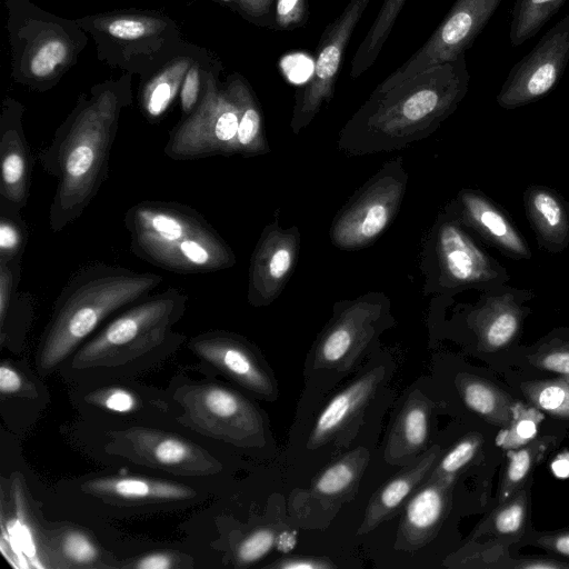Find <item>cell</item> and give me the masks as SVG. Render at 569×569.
<instances>
[{
	"label": "cell",
	"instance_id": "6da1fadb",
	"mask_svg": "<svg viewBox=\"0 0 569 569\" xmlns=\"http://www.w3.org/2000/svg\"><path fill=\"white\" fill-rule=\"evenodd\" d=\"M466 56L432 66L386 90H376L347 123L355 152L400 148L436 130L468 92ZM350 147V148H351Z\"/></svg>",
	"mask_w": 569,
	"mask_h": 569
},
{
	"label": "cell",
	"instance_id": "7a4b0ae2",
	"mask_svg": "<svg viewBox=\"0 0 569 569\" xmlns=\"http://www.w3.org/2000/svg\"><path fill=\"white\" fill-rule=\"evenodd\" d=\"M162 281L158 273L100 261L78 268L53 303L37 351L39 372L58 368L101 322L148 297Z\"/></svg>",
	"mask_w": 569,
	"mask_h": 569
},
{
	"label": "cell",
	"instance_id": "3957f363",
	"mask_svg": "<svg viewBox=\"0 0 569 569\" xmlns=\"http://www.w3.org/2000/svg\"><path fill=\"white\" fill-rule=\"evenodd\" d=\"M117 111L114 99L99 98L74 113L39 151L41 167L57 180L49 208L53 232L80 218L107 179Z\"/></svg>",
	"mask_w": 569,
	"mask_h": 569
},
{
	"label": "cell",
	"instance_id": "277c9868",
	"mask_svg": "<svg viewBox=\"0 0 569 569\" xmlns=\"http://www.w3.org/2000/svg\"><path fill=\"white\" fill-rule=\"evenodd\" d=\"M188 296L169 287L126 308L70 359L71 373L123 377L141 365L160 360L184 339L173 327L184 316Z\"/></svg>",
	"mask_w": 569,
	"mask_h": 569
},
{
	"label": "cell",
	"instance_id": "5b68a950",
	"mask_svg": "<svg viewBox=\"0 0 569 569\" xmlns=\"http://www.w3.org/2000/svg\"><path fill=\"white\" fill-rule=\"evenodd\" d=\"M134 256L177 273L228 269L236 256L218 231L194 209L173 201L144 200L123 217Z\"/></svg>",
	"mask_w": 569,
	"mask_h": 569
},
{
	"label": "cell",
	"instance_id": "8992f818",
	"mask_svg": "<svg viewBox=\"0 0 569 569\" xmlns=\"http://www.w3.org/2000/svg\"><path fill=\"white\" fill-rule=\"evenodd\" d=\"M181 408L179 420L190 429L238 447L264 442L259 409L241 393L216 383H188L173 393Z\"/></svg>",
	"mask_w": 569,
	"mask_h": 569
},
{
	"label": "cell",
	"instance_id": "52a82bcc",
	"mask_svg": "<svg viewBox=\"0 0 569 569\" xmlns=\"http://www.w3.org/2000/svg\"><path fill=\"white\" fill-rule=\"evenodd\" d=\"M108 436L109 452L144 467L188 477L211 476L222 468L208 450L177 433L132 426Z\"/></svg>",
	"mask_w": 569,
	"mask_h": 569
},
{
	"label": "cell",
	"instance_id": "ba28073f",
	"mask_svg": "<svg viewBox=\"0 0 569 569\" xmlns=\"http://www.w3.org/2000/svg\"><path fill=\"white\" fill-rule=\"evenodd\" d=\"M502 0H456L429 39L376 90H386L426 69L453 61L473 44Z\"/></svg>",
	"mask_w": 569,
	"mask_h": 569
},
{
	"label": "cell",
	"instance_id": "9c48e42d",
	"mask_svg": "<svg viewBox=\"0 0 569 569\" xmlns=\"http://www.w3.org/2000/svg\"><path fill=\"white\" fill-rule=\"evenodd\" d=\"M406 189L400 166L385 167L332 223V242L341 249L368 246L396 216Z\"/></svg>",
	"mask_w": 569,
	"mask_h": 569
},
{
	"label": "cell",
	"instance_id": "30bf717a",
	"mask_svg": "<svg viewBox=\"0 0 569 569\" xmlns=\"http://www.w3.org/2000/svg\"><path fill=\"white\" fill-rule=\"evenodd\" d=\"M569 62V14L551 27L509 71L497 102L515 109L535 102L551 91Z\"/></svg>",
	"mask_w": 569,
	"mask_h": 569
},
{
	"label": "cell",
	"instance_id": "8fae6325",
	"mask_svg": "<svg viewBox=\"0 0 569 569\" xmlns=\"http://www.w3.org/2000/svg\"><path fill=\"white\" fill-rule=\"evenodd\" d=\"M239 110L231 97L210 96L170 134L163 152L172 160L236 154Z\"/></svg>",
	"mask_w": 569,
	"mask_h": 569
},
{
	"label": "cell",
	"instance_id": "7c38bea8",
	"mask_svg": "<svg viewBox=\"0 0 569 569\" xmlns=\"http://www.w3.org/2000/svg\"><path fill=\"white\" fill-rule=\"evenodd\" d=\"M370 0H349L341 14L323 31L317 52L313 73L302 90L293 110L291 129L299 132L330 101L341 68L346 47Z\"/></svg>",
	"mask_w": 569,
	"mask_h": 569
},
{
	"label": "cell",
	"instance_id": "4fadbf2b",
	"mask_svg": "<svg viewBox=\"0 0 569 569\" xmlns=\"http://www.w3.org/2000/svg\"><path fill=\"white\" fill-rule=\"evenodd\" d=\"M188 348L227 378L257 397H277L276 381L258 351L242 337L223 330L199 333Z\"/></svg>",
	"mask_w": 569,
	"mask_h": 569
},
{
	"label": "cell",
	"instance_id": "5bb4252c",
	"mask_svg": "<svg viewBox=\"0 0 569 569\" xmlns=\"http://www.w3.org/2000/svg\"><path fill=\"white\" fill-rule=\"evenodd\" d=\"M382 303L358 299L347 306L319 337L312 363L316 369L347 371L373 337Z\"/></svg>",
	"mask_w": 569,
	"mask_h": 569
},
{
	"label": "cell",
	"instance_id": "9a60e30c",
	"mask_svg": "<svg viewBox=\"0 0 569 569\" xmlns=\"http://www.w3.org/2000/svg\"><path fill=\"white\" fill-rule=\"evenodd\" d=\"M300 236L296 227L267 226L252 252L249 268L248 301L253 307L269 306L281 292L296 263Z\"/></svg>",
	"mask_w": 569,
	"mask_h": 569
},
{
	"label": "cell",
	"instance_id": "2e32d148",
	"mask_svg": "<svg viewBox=\"0 0 569 569\" xmlns=\"http://www.w3.org/2000/svg\"><path fill=\"white\" fill-rule=\"evenodd\" d=\"M437 252L443 278L449 286H465L495 280L499 270L492 261L453 221L441 224Z\"/></svg>",
	"mask_w": 569,
	"mask_h": 569
},
{
	"label": "cell",
	"instance_id": "e0dca14e",
	"mask_svg": "<svg viewBox=\"0 0 569 569\" xmlns=\"http://www.w3.org/2000/svg\"><path fill=\"white\" fill-rule=\"evenodd\" d=\"M385 376L376 367L336 393L319 413L310 432L308 446L318 448L347 430L365 411Z\"/></svg>",
	"mask_w": 569,
	"mask_h": 569
},
{
	"label": "cell",
	"instance_id": "ac0fdd59",
	"mask_svg": "<svg viewBox=\"0 0 569 569\" xmlns=\"http://www.w3.org/2000/svg\"><path fill=\"white\" fill-rule=\"evenodd\" d=\"M451 477L426 478L408 499L398 528V546L415 551L436 535L448 505Z\"/></svg>",
	"mask_w": 569,
	"mask_h": 569
},
{
	"label": "cell",
	"instance_id": "d6986e66",
	"mask_svg": "<svg viewBox=\"0 0 569 569\" xmlns=\"http://www.w3.org/2000/svg\"><path fill=\"white\" fill-rule=\"evenodd\" d=\"M82 491L110 502L167 503L196 497L193 488L183 483L139 476H102L81 486Z\"/></svg>",
	"mask_w": 569,
	"mask_h": 569
},
{
	"label": "cell",
	"instance_id": "ffe728a7",
	"mask_svg": "<svg viewBox=\"0 0 569 569\" xmlns=\"http://www.w3.org/2000/svg\"><path fill=\"white\" fill-rule=\"evenodd\" d=\"M32 177V157L18 117L9 113L0 132V198L20 210L27 206Z\"/></svg>",
	"mask_w": 569,
	"mask_h": 569
},
{
	"label": "cell",
	"instance_id": "44dd1931",
	"mask_svg": "<svg viewBox=\"0 0 569 569\" xmlns=\"http://www.w3.org/2000/svg\"><path fill=\"white\" fill-rule=\"evenodd\" d=\"M438 455L437 448L423 452L412 465L381 486L371 497L358 532H370L391 518L423 482Z\"/></svg>",
	"mask_w": 569,
	"mask_h": 569
},
{
	"label": "cell",
	"instance_id": "7402d4cb",
	"mask_svg": "<svg viewBox=\"0 0 569 569\" xmlns=\"http://www.w3.org/2000/svg\"><path fill=\"white\" fill-rule=\"evenodd\" d=\"M467 221L490 243L512 258H529L530 251L507 217L482 196L463 191L460 194Z\"/></svg>",
	"mask_w": 569,
	"mask_h": 569
},
{
	"label": "cell",
	"instance_id": "603a6c76",
	"mask_svg": "<svg viewBox=\"0 0 569 569\" xmlns=\"http://www.w3.org/2000/svg\"><path fill=\"white\" fill-rule=\"evenodd\" d=\"M430 405L420 392L411 393L400 409L388 436L386 459L400 463L422 451L429 432Z\"/></svg>",
	"mask_w": 569,
	"mask_h": 569
},
{
	"label": "cell",
	"instance_id": "cb8c5ba5",
	"mask_svg": "<svg viewBox=\"0 0 569 569\" xmlns=\"http://www.w3.org/2000/svg\"><path fill=\"white\" fill-rule=\"evenodd\" d=\"M526 209L540 243L548 250H561L569 242V210L563 201L545 187L526 192Z\"/></svg>",
	"mask_w": 569,
	"mask_h": 569
},
{
	"label": "cell",
	"instance_id": "d4e9b609",
	"mask_svg": "<svg viewBox=\"0 0 569 569\" xmlns=\"http://www.w3.org/2000/svg\"><path fill=\"white\" fill-rule=\"evenodd\" d=\"M47 549L57 567H106L104 553L98 542L89 532L78 527L66 526L57 529L49 537Z\"/></svg>",
	"mask_w": 569,
	"mask_h": 569
},
{
	"label": "cell",
	"instance_id": "484cf974",
	"mask_svg": "<svg viewBox=\"0 0 569 569\" xmlns=\"http://www.w3.org/2000/svg\"><path fill=\"white\" fill-rule=\"evenodd\" d=\"M369 461V452L357 448L325 468L312 481L311 492L318 498H341L358 485Z\"/></svg>",
	"mask_w": 569,
	"mask_h": 569
},
{
	"label": "cell",
	"instance_id": "4316f807",
	"mask_svg": "<svg viewBox=\"0 0 569 569\" xmlns=\"http://www.w3.org/2000/svg\"><path fill=\"white\" fill-rule=\"evenodd\" d=\"M230 94L239 110L236 154L252 157L269 152L261 112L252 94L241 83L234 84Z\"/></svg>",
	"mask_w": 569,
	"mask_h": 569
},
{
	"label": "cell",
	"instance_id": "83f0119b",
	"mask_svg": "<svg viewBox=\"0 0 569 569\" xmlns=\"http://www.w3.org/2000/svg\"><path fill=\"white\" fill-rule=\"evenodd\" d=\"M407 0H385L351 63L350 76L357 78L377 60Z\"/></svg>",
	"mask_w": 569,
	"mask_h": 569
},
{
	"label": "cell",
	"instance_id": "f1b7e54d",
	"mask_svg": "<svg viewBox=\"0 0 569 569\" xmlns=\"http://www.w3.org/2000/svg\"><path fill=\"white\" fill-rule=\"evenodd\" d=\"M567 0H516L509 38L512 47H519L535 37L551 20Z\"/></svg>",
	"mask_w": 569,
	"mask_h": 569
},
{
	"label": "cell",
	"instance_id": "f546056e",
	"mask_svg": "<svg viewBox=\"0 0 569 569\" xmlns=\"http://www.w3.org/2000/svg\"><path fill=\"white\" fill-rule=\"evenodd\" d=\"M28 240V228L20 209L0 198V261L21 262Z\"/></svg>",
	"mask_w": 569,
	"mask_h": 569
},
{
	"label": "cell",
	"instance_id": "4dcf8cb0",
	"mask_svg": "<svg viewBox=\"0 0 569 569\" xmlns=\"http://www.w3.org/2000/svg\"><path fill=\"white\" fill-rule=\"evenodd\" d=\"M84 401L97 409L116 413L133 415L142 410V392L124 385H108L89 391Z\"/></svg>",
	"mask_w": 569,
	"mask_h": 569
},
{
	"label": "cell",
	"instance_id": "1f68e13d",
	"mask_svg": "<svg viewBox=\"0 0 569 569\" xmlns=\"http://www.w3.org/2000/svg\"><path fill=\"white\" fill-rule=\"evenodd\" d=\"M276 543V531L260 527L246 536L234 550V565L247 567L263 558Z\"/></svg>",
	"mask_w": 569,
	"mask_h": 569
},
{
	"label": "cell",
	"instance_id": "d6a6232c",
	"mask_svg": "<svg viewBox=\"0 0 569 569\" xmlns=\"http://www.w3.org/2000/svg\"><path fill=\"white\" fill-rule=\"evenodd\" d=\"M0 392L3 397H36V385L16 365L2 361L0 366Z\"/></svg>",
	"mask_w": 569,
	"mask_h": 569
},
{
	"label": "cell",
	"instance_id": "836d02e7",
	"mask_svg": "<svg viewBox=\"0 0 569 569\" xmlns=\"http://www.w3.org/2000/svg\"><path fill=\"white\" fill-rule=\"evenodd\" d=\"M475 439H466L455 446L439 462L431 469L426 478L451 477L467 462L471 460L477 449Z\"/></svg>",
	"mask_w": 569,
	"mask_h": 569
},
{
	"label": "cell",
	"instance_id": "e575fe53",
	"mask_svg": "<svg viewBox=\"0 0 569 569\" xmlns=\"http://www.w3.org/2000/svg\"><path fill=\"white\" fill-rule=\"evenodd\" d=\"M517 328L518 318L516 313L509 309H502L488 321L485 338L491 347H501L513 337Z\"/></svg>",
	"mask_w": 569,
	"mask_h": 569
},
{
	"label": "cell",
	"instance_id": "d590c367",
	"mask_svg": "<svg viewBox=\"0 0 569 569\" xmlns=\"http://www.w3.org/2000/svg\"><path fill=\"white\" fill-rule=\"evenodd\" d=\"M192 560L178 551H154L136 558L127 568L136 569H178L191 567Z\"/></svg>",
	"mask_w": 569,
	"mask_h": 569
},
{
	"label": "cell",
	"instance_id": "8d00e7d4",
	"mask_svg": "<svg viewBox=\"0 0 569 569\" xmlns=\"http://www.w3.org/2000/svg\"><path fill=\"white\" fill-rule=\"evenodd\" d=\"M67 47L59 40L44 43L33 56L31 71L36 77L50 74L66 58Z\"/></svg>",
	"mask_w": 569,
	"mask_h": 569
},
{
	"label": "cell",
	"instance_id": "74e56055",
	"mask_svg": "<svg viewBox=\"0 0 569 569\" xmlns=\"http://www.w3.org/2000/svg\"><path fill=\"white\" fill-rule=\"evenodd\" d=\"M276 27L281 30L300 27L308 19L306 0H276Z\"/></svg>",
	"mask_w": 569,
	"mask_h": 569
},
{
	"label": "cell",
	"instance_id": "f35d334b",
	"mask_svg": "<svg viewBox=\"0 0 569 569\" xmlns=\"http://www.w3.org/2000/svg\"><path fill=\"white\" fill-rule=\"evenodd\" d=\"M462 397L469 408L481 415L490 413L496 405L493 392L481 382L468 381L465 383Z\"/></svg>",
	"mask_w": 569,
	"mask_h": 569
},
{
	"label": "cell",
	"instance_id": "ab89813d",
	"mask_svg": "<svg viewBox=\"0 0 569 569\" xmlns=\"http://www.w3.org/2000/svg\"><path fill=\"white\" fill-rule=\"evenodd\" d=\"M538 405L555 412H569V390L551 385L542 388L537 396Z\"/></svg>",
	"mask_w": 569,
	"mask_h": 569
},
{
	"label": "cell",
	"instance_id": "60d3db41",
	"mask_svg": "<svg viewBox=\"0 0 569 569\" xmlns=\"http://www.w3.org/2000/svg\"><path fill=\"white\" fill-rule=\"evenodd\" d=\"M172 99V87L168 81L157 83L146 100V110L149 117H160L169 107Z\"/></svg>",
	"mask_w": 569,
	"mask_h": 569
},
{
	"label": "cell",
	"instance_id": "b9f144b4",
	"mask_svg": "<svg viewBox=\"0 0 569 569\" xmlns=\"http://www.w3.org/2000/svg\"><path fill=\"white\" fill-rule=\"evenodd\" d=\"M146 24L136 19H118L108 26L111 36L124 40L138 39L146 33Z\"/></svg>",
	"mask_w": 569,
	"mask_h": 569
},
{
	"label": "cell",
	"instance_id": "7bdbcfd3",
	"mask_svg": "<svg viewBox=\"0 0 569 569\" xmlns=\"http://www.w3.org/2000/svg\"><path fill=\"white\" fill-rule=\"evenodd\" d=\"M269 567L277 569H328L335 567V565L319 558L293 557L280 559Z\"/></svg>",
	"mask_w": 569,
	"mask_h": 569
},
{
	"label": "cell",
	"instance_id": "ee69618b",
	"mask_svg": "<svg viewBox=\"0 0 569 569\" xmlns=\"http://www.w3.org/2000/svg\"><path fill=\"white\" fill-rule=\"evenodd\" d=\"M199 82L198 69L193 67L186 76L181 89V106L184 112H190L198 100Z\"/></svg>",
	"mask_w": 569,
	"mask_h": 569
},
{
	"label": "cell",
	"instance_id": "f6af8a7d",
	"mask_svg": "<svg viewBox=\"0 0 569 569\" xmlns=\"http://www.w3.org/2000/svg\"><path fill=\"white\" fill-rule=\"evenodd\" d=\"M522 518V507L520 505H513L498 515L496 528L503 533L515 532L521 526Z\"/></svg>",
	"mask_w": 569,
	"mask_h": 569
},
{
	"label": "cell",
	"instance_id": "bcb514c9",
	"mask_svg": "<svg viewBox=\"0 0 569 569\" xmlns=\"http://www.w3.org/2000/svg\"><path fill=\"white\" fill-rule=\"evenodd\" d=\"M530 467V456L526 450L515 453L508 469V477L512 482H518L528 472Z\"/></svg>",
	"mask_w": 569,
	"mask_h": 569
},
{
	"label": "cell",
	"instance_id": "7dc6e473",
	"mask_svg": "<svg viewBox=\"0 0 569 569\" xmlns=\"http://www.w3.org/2000/svg\"><path fill=\"white\" fill-rule=\"evenodd\" d=\"M542 366L551 371L569 373V352L551 353L543 359Z\"/></svg>",
	"mask_w": 569,
	"mask_h": 569
},
{
	"label": "cell",
	"instance_id": "c3c4849f",
	"mask_svg": "<svg viewBox=\"0 0 569 569\" xmlns=\"http://www.w3.org/2000/svg\"><path fill=\"white\" fill-rule=\"evenodd\" d=\"M537 432V426L531 419H522L517 422L513 429V435L518 441H527L531 439Z\"/></svg>",
	"mask_w": 569,
	"mask_h": 569
},
{
	"label": "cell",
	"instance_id": "681fc988",
	"mask_svg": "<svg viewBox=\"0 0 569 569\" xmlns=\"http://www.w3.org/2000/svg\"><path fill=\"white\" fill-rule=\"evenodd\" d=\"M553 473L559 478L569 477V457H559L553 461L552 466Z\"/></svg>",
	"mask_w": 569,
	"mask_h": 569
},
{
	"label": "cell",
	"instance_id": "f907efd6",
	"mask_svg": "<svg viewBox=\"0 0 569 569\" xmlns=\"http://www.w3.org/2000/svg\"><path fill=\"white\" fill-rule=\"evenodd\" d=\"M556 548L560 553L569 556V535L560 537L556 542Z\"/></svg>",
	"mask_w": 569,
	"mask_h": 569
}]
</instances>
